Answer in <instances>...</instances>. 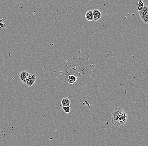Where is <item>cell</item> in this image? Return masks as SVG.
Listing matches in <instances>:
<instances>
[{"label":"cell","mask_w":148,"mask_h":146,"mask_svg":"<svg viewBox=\"0 0 148 146\" xmlns=\"http://www.w3.org/2000/svg\"><path fill=\"white\" fill-rule=\"evenodd\" d=\"M78 79L76 76L74 75H70L68 77V82L70 84H73L76 82V80Z\"/></svg>","instance_id":"obj_8"},{"label":"cell","mask_w":148,"mask_h":146,"mask_svg":"<svg viewBox=\"0 0 148 146\" xmlns=\"http://www.w3.org/2000/svg\"><path fill=\"white\" fill-rule=\"evenodd\" d=\"M36 80V76L34 74H30L27 73V86L31 87L34 84Z\"/></svg>","instance_id":"obj_3"},{"label":"cell","mask_w":148,"mask_h":146,"mask_svg":"<svg viewBox=\"0 0 148 146\" xmlns=\"http://www.w3.org/2000/svg\"><path fill=\"white\" fill-rule=\"evenodd\" d=\"M4 20L0 19V29L4 27Z\"/></svg>","instance_id":"obj_11"},{"label":"cell","mask_w":148,"mask_h":146,"mask_svg":"<svg viewBox=\"0 0 148 146\" xmlns=\"http://www.w3.org/2000/svg\"><path fill=\"white\" fill-rule=\"evenodd\" d=\"M93 20L95 21H97L100 20L102 17V13L99 9H96L93 10Z\"/></svg>","instance_id":"obj_5"},{"label":"cell","mask_w":148,"mask_h":146,"mask_svg":"<svg viewBox=\"0 0 148 146\" xmlns=\"http://www.w3.org/2000/svg\"><path fill=\"white\" fill-rule=\"evenodd\" d=\"M70 100L67 97L64 98L61 100V105L64 107H70Z\"/></svg>","instance_id":"obj_7"},{"label":"cell","mask_w":148,"mask_h":146,"mask_svg":"<svg viewBox=\"0 0 148 146\" xmlns=\"http://www.w3.org/2000/svg\"><path fill=\"white\" fill-rule=\"evenodd\" d=\"M139 12V15L141 20L145 24H148V7L144 5V9Z\"/></svg>","instance_id":"obj_2"},{"label":"cell","mask_w":148,"mask_h":146,"mask_svg":"<svg viewBox=\"0 0 148 146\" xmlns=\"http://www.w3.org/2000/svg\"><path fill=\"white\" fill-rule=\"evenodd\" d=\"M144 2L141 0H139L138 3V11H141L144 9Z\"/></svg>","instance_id":"obj_9"},{"label":"cell","mask_w":148,"mask_h":146,"mask_svg":"<svg viewBox=\"0 0 148 146\" xmlns=\"http://www.w3.org/2000/svg\"><path fill=\"white\" fill-rule=\"evenodd\" d=\"M27 73L26 71L23 70L20 73L19 79L21 82L26 84L27 79Z\"/></svg>","instance_id":"obj_4"},{"label":"cell","mask_w":148,"mask_h":146,"mask_svg":"<svg viewBox=\"0 0 148 146\" xmlns=\"http://www.w3.org/2000/svg\"><path fill=\"white\" fill-rule=\"evenodd\" d=\"M62 108L65 113H69L70 112V107H64L62 106Z\"/></svg>","instance_id":"obj_10"},{"label":"cell","mask_w":148,"mask_h":146,"mask_svg":"<svg viewBox=\"0 0 148 146\" xmlns=\"http://www.w3.org/2000/svg\"><path fill=\"white\" fill-rule=\"evenodd\" d=\"M85 17L88 21H92L93 20L94 18L93 15V11L89 10L85 14Z\"/></svg>","instance_id":"obj_6"},{"label":"cell","mask_w":148,"mask_h":146,"mask_svg":"<svg viewBox=\"0 0 148 146\" xmlns=\"http://www.w3.org/2000/svg\"><path fill=\"white\" fill-rule=\"evenodd\" d=\"M112 123L115 126H123L127 122L128 115L123 109L117 107L114 109L111 114Z\"/></svg>","instance_id":"obj_1"}]
</instances>
